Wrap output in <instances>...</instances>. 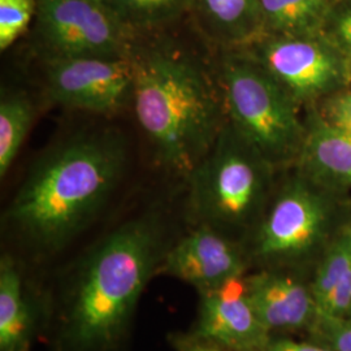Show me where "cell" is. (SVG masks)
I'll return each instance as SVG.
<instances>
[{
  "mask_svg": "<svg viewBox=\"0 0 351 351\" xmlns=\"http://www.w3.org/2000/svg\"><path fill=\"white\" fill-rule=\"evenodd\" d=\"M168 247L162 221L147 213L85 251L49 294V351H121Z\"/></svg>",
  "mask_w": 351,
  "mask_h": 351,
  "instance_id": "1",
  "label": "cell"
},
{
  "mask_svg": "<svg viewBox=\"0 0 351 351\" xmlns=\"http://www.w3.org/2000/svg\"><path fill=\"white\" fill-rule=\"evenodd\" d=\"M116 133L77 134L49 151L3 213V228L34 261L69 246L101 213L124 173Z\"/></svg>",
  "mask_w": 351,
  "mask_h": 351,
  "instance_id": "2",
  "label": "cell"
},
{
  "mask_svg": "<svg viewBox=\"0 0 351 351\" xmlns=\"http://www.w3.org/2000/svg\"><path fill=\"white\" fill-rule=\"evenodd\" d=\"M129 56L139 126L162 165L188 178L228 123L217 72L171 43H133Z\"/></svg>",
  "mask_w": 351,
  "mask_h": 351,
  "instance_id": "3",
  "label": "cell"
},
{
  "mask_svg": "<svg viewBox=\"0 0 351 351\" xmlns=\"http://www.w3.org/2000/svg\"><path fill=\"white\" fill-rule=\"evenodd\" d=\"M348 193L300 168L277 184L262 220L245 243L251 271L277 268L311 277L328 247L351 223Z\"/></svg>",
  "mask_w": 351,
  "mask_h": 351,
  "instance_id": "4",
  "label": "cell"
},
{
  "mask_svg": "<svg viewBox=\"0 0 351 351\" xmlns=\"http://www.w3.org/2000/svg\"><path fill=\"white\" fill-rule=\"evenodd\" d=\"M276 171L228 121L186 178L193 226H210L245 245L274 197Z\"/></svg>",
  "mask_w": 351,
  "mask_h": 351,
  "instance_id": "5",
  "label": "cell"
},
{
  "mask_svg": "<svg viewBox=\"0 0 351 351\" xmlns=\"http://www.w3.org/2000/svg\"><path fill=\"white\" fill-rule=\"evenodd\" d=\"M216 72L228 121L276 169L298 162L307 126L288 91L245 51H226Z\"/></svg>",
  "mask_w": 351,
  "mask_h": 351,
  "instance_id": "6",
  "label": "cell"
},
{
  "mask_svg": "<svg viewBox=\"0 0 351 351\" xmlns=\"http://www.w3.org/2000/svg\"><path fill=\"white\" fill-rule=\"evenodd\" d=\"M37 3L36 47L43 62L129 56V32L106 5L90 0Z\"/></svg>",
  "mask_w": 351,
  "mask_h": 351,
  "instance_id": "7",
  "label": "cell"
},
{
  "mask_svg": "<svg viewBox=\"0 0 351 351\" xmlns=\"http://www.w3.org/2000/svg\"><path fill=\"white\" fill-rule=\"evenodd\" d=\"M245 52L272 75L298 104L326 99L346 88L351 71L332 40L316 37L256 39Z\"/></svg>",
  "mask_w": 351,
  "mask_h": 351,
  "instance_id": "8",
  "label": "cell"
},
{
  "mask_svg": "<svg viewBox=\"0 0 351 351\" xmlns=\"http://www.w3.org/2000/svg\"><path fill=\"white\" fill-rule=\"evenodd\" d=\"M45 63L46 91L66 108L110 114L132 99L133 65L125 58H75Z\"/></svg>",
  "mask_w": 351,
  "mask_h": 351,
  "instance_id": "9",
  "label": "cell"
},
{
  "mask_svg": "<svg viewBox=\"0 0 351 351\" xmlns=\"http://www.w3.org/2000/svg\"><path fill=\"white\" fill-rule=\"evenodd\" d=\"M250 271L242 242L210 226H193L168 247L158 275L181 280L202 294L239 281Z\"/></svg>",
  "mask_w": 351,
  "mask_h": 351,
  "instance_id": "10",
  "label": "cell"
},
{
  "mask_svg": "<svg viewBox=\"0 0 351 351\" xmlns=\"http://www.w3.org/2000/svg\"><path fill=\"white\" fill-rule=\"evenodd\" d=\"M242 282L254 311L274 336L306 335L319 315L310 277L288 269L262 268L250 271Z\"/></svg>",
  "mask_w": 351,
  "mask_h": 351,
  "instance_id": "11",
  "label": "cell"
},
{
  "mask_svg": "<svg viewBox=\"0 0 351 351\" xmlns=\"http://www.w3.org/2000/svg\"><path fill=\"white\" fill-rule=\"evenodd\" d=\"M193 333L233 351H267L274 335L245 295L242 278L199 294Z\"/></svg>",
  "mask_w": 351,
  "mask_h": 351,
  "instance_id": "12",
  "label": "cell"
},
{
  "mask_svg": "<svg viewBox=\"0 0 351 351\" xmlns=\"http://www.w3.org/2000/svg\"><path fill=\"white\" fill-rule=\"evenodd\" d=\"M49 319V294L27 280L21 262L5 252L0 259V351H30Z\"/></svg>",
  "mask_w": 351,
  "mask_h": 351,
  "instance_id": "13",
  "label": "cell"
},
{
  "mask_svg": "<svg viewBox=\"0 0 351 351\" xmlns=\"http://www.w3.org/2000/svg\"><path fill=\"white\" fill-rule=\"evenodd\" d=\"M307 126V125H306ZM298 168L328 185L351 189V137L328 125L317 114L311 117Z\"/></svg>",
  "mask_w": 351,
  "mask_h": 351,
  "instance_id": "14",
  "label": "cell"
},
{
  "mask_svg": "<svg viewBox=\"0 0 351 351\" xmlns=\"http://www.w3.org/2000/svg\"><path fill=\"white\" fill-rule=\"evenodd\" d=\"M310 285L320 314L348 317L351 298V223L316 264Z\"/></svg>",
  "mask_w": 351,
  "mask_h": 351,
  "instance_id": "15",
  "label": "cell"
},
{
  "mask_svg": "<svg viewBox=\"0 0 351 351\" xmlns=\"http://www.w3.org/2000/svg\"><path fill=\"white\" fill-rule=\"evenodd\" d=\"M213 38L228 46H249L263 29L258 0H195Z\"/></svg>",
  "mask_w": 351,
  "mask_h": 351,
  "instance_id": "16",
  "label": "cell"
},
{
  "mask_svg": "<svg viewBox=\"0 0 351 351\" xmlns=\"http://www.w3.org/2000/svg\"><path fill=\"white\" fill-rule=\"evenodd\" d=\"M264 32L275 37H316L328 0H258Z\"/></svg>",
  "mask_w": 351,
  "mask_h": 351,
  "instance_id": "17",
  "label": "cell"
},
{
  "mask_svg": "<svg viewBox=\"0 0 351 351\" xmlns=\"http://www.w3.org/2000/svg\"><path fill=\"white\" fill-rule=\"evenodd\" d=\"M36 108L23 93H5L0 99V177L7 176L33 125Z\"/></svg>",
  "mask_w": 351,
  "mask_h": 351,
  "instance_id": "18",
  "label": "cell"
},
{
  "mask_svg": "<svg viewBox=\"0 0 351 351\" xmlns=\"http://www.w3.org/2000/svg\"><path fill=\"white\" fill-rule=\"evenodd\" d=\"M182 0H106V7L129 27H146L169 19Z\"/></svg>",
  "mask_w": 351,
  "mask_h": 351,
  "instance_id": "19",
  "label": "cell"
},
{
  "mask_svg": "<svg viewBox=\"0 0 351 351\" xmlns=\"http://www.w3.org/2000/svg\"><path fill=\"white\" fill-rule=\"evenodd\" d=\"M37 0H0V50H8L37 14Z\"/></svg>",
  "mask_w": 351,
  "mask_h": 351,
  "instance_id": "20",
  "label": "cell"
},
{
  "mask_svg": "<svg viewBox=\"0 0 351 351\" xmlns=\"http://www.w3.org/2000/svg\"><path fill=\"white\" fill-rule=\"evenodd\" d=\"M306 339L326 345L336 351H351V326L346 317L317 315Z\"/></svg>",
  "mask_w": 351,
  "mask_h": 351,
  "instance_id": "21",
  "label": "cell"
},
{
  "mask_svg": "<svg viewBox=\"0 0 351 351\" xmlns=\"http://www.w3.org/2000/svg\"><path fill=\"white\" fill-rule=\"evenodd\" d=\"M317 116L351 137V88L339 90L326 98Z\"/></svg>",
  "mask_w": 351,
  "mask_h": 351,
  "instance_id": "22",
  "label": "cell"
},
{
  "mask_svg": "<svg viewBox=\"0 0 351 351\" xmlns=\"http://www.w3.org/2000/svg\"><path fill=\"white\" fill-rule=\"evenodd\" d=\"M168 342L175 351H233L223 348L213 341L202 339L190 332H173L169 335Z\"/></svg>",
  "mask_w": 351,
  "mask_h": 351,
  "instance_id": "23",
  "label": "cell"
},
{
  "mask_svg": "<svg viewBox=\"0 0 351 351\" xmlns=\"http://www.w3.org/2000/svg\"><path fill=\"white\" fill-rule=\"evenodd\" d=\"M332 42L341 51L351 71V5L337 17Z\"/></svg>",
  "mask_w": 351,
  "mask_h": 351,
  "instance_id": "24",
  "label": "cell"
},
{
  "mask_svg": "<svg viewBox=\"0 0 351 351\" xmlns=\"http://www.w3.org/2000/svg\"><path fill=\"white\" fill-rule=\"evenodd\" d=\"M267 351H336L314 341H295L284 335L274 336Z\"/></svg>",
  "mask_w": 351,
  "mask_h": 351,
  "instance_id": "25",
  "label": "cell"
},
{
  "mask_svg": "<svg viewBox=\"0 0 351 351\" xmlns=\"http://www.w3.org/2000/svg\"><path fill=\"white\" fill-rule=\"evenodd\" d=\"M90 1H94V3H98V4H101V5H106V0H90Z\"/></svg>",
  "mask_w": 351,
  "mask_h": 351,
  "instance_id": "26",
  "label": "cell"
},
{
  "mask_svg": "<svg viewBox=\"0 0 351 351\" xmlns=\"http://www.w3.org/2000/svg\"><path fill=\"white\" fill-rule=\"evenodd\" d=\"M348 317H351V298H350V308H349V314H348Z\"/></svg>",
  "mask_w": 351,
  "mask_h": 351,
  "instance_id": "27",
  "label": "cell"
},
{
  "mask_svg": "<svg viewBox=\"0 0 351 351\" xmlns=\"http://www.w3.org/2000/svg\"><path fill=\"white\" fill-rule=\"evenodd\" d=\"M346 320H348V322H349V324H350V326H351V317H346Z\"/></svg>",
  "mask_w": 351,
  "mask_h": 351,
  "instance_id": "28",
  "label": "cell"
}]
</instances>
